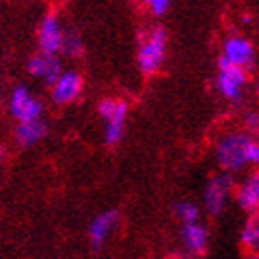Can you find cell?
Masks as SVG:
<instances>
[{
    "mask_svg": "<svg viewBox=\"0 0 259 259\" xmlns=\"http://www.w3.org/2000/svg\"><path fill=\"white\" fill-rule=\"evenodd\" d=\"M117 224H119V213L117 211H106V213H100L98 217H95L93 222L89 224V239H91L93 248H100L109 239V235L113 233Z\"/></svg>",
    "mask_w": 259,
    "mask_h": 259,
    "instance_id": "cell-11",
    "label": "cell"
},
{
    "mask_svg": "<svg viewBox=\"0 0 259 259\" xmlns=\"http://www.w3.org/2000/svg\"><path fill=\"white\" fill-rule=\"evenodd\" d=\"M63 28L56 15H47L39 26V49L41 54L56 56L61 50Z\"/></svg>",
    "mask_w": 259,
    "mask_h": 259,
    "instance_id": "cell-9",
    "label": "cell"
},
{
    "mask_svg": "<svg viewBox=\"0 0 259 259\" xmlns=\"http://www.w3.org/2000/svg\"><path fill=\"white\" fill-rule=\"evenodd\" d=\"M254 47L248 39L243 35H232L224 41V49H222V61H226L235 67H250L254 63Z\"/></svg>",
    "mask_w": 259,
    "mask_h": 259,
    "instance_id": "cell-7",
    "label": "cell"
},
{
    "mask_svg": "<svg viewBox=\"0 0 259 259\" xmlns=\"http://www.w3.org/2000/svg\"><path fill=\"white\" fill-rule=\"evenodd\" d=\"M28 70H30V74L39 78V80H43L45 83H49L52 85L60 74L63 72L61 69V61L58 56H49V54H39L35 58L30 60L28 63Z\"/></svg>",
    "mask_w": 259,
    "mask_h": 259,
    "instance_id": "cell-10",
    "label": "cell"
},
{
    "mask_svg": "<svg viewBox=\"0 0 259 259\" xmlns=\"http://www.w3.org/2000/svg\"><path fill=\"white\" fill-rule=\"evenodd\" d=\"M241 244L248 250L250 254L255 252L259 246V221L257 217L252 215L246 221V224L243 226V232H241Z\"/></svg>",
    "mask_w": 259,
    "mask_h": 259,
    "instance_id": "cell-15",
    "label": "cell"
},
{
    "mask_svg": "<svg viewBox=\"0 0 259 259\" xmlns=\"http://www.w3.org/2000/svg\"><path fill=\"white\" fill-rule=\"evenodd\" d=\"M176 215L184 224H189V222H198L200 219V209L198 205L191 204V202H180L176 204Z\"/></svg>",
    "mask_w": 259,
    "mask_h": 259,
    "instance_id": "cell-17",
    "label": "cell"
},
{
    "mask_svg": "<svg viewBox=\"0 0 259 259\" xmlns=\"http://www.w3.org/2000/svg\"><path fill=\"white\" fill-rule=\"evenodd\" d=\"M50 87H52V100L60 106H65V104L74 102L80 97L83 81L76 70H67V72H61L60 78Z\"/></svg>",
    "mask_w": 259,
    "mask_h": 259,
    "instance_id": "cell-8",
    "label": "cell"
},
{
    "mask_svg": "<svg viewBox=\"0 0 259 259\" xmlns=\"http://www.w3.org/2000/svg\"><path fill=\"white\" fill-rule=\"evenodd\" d=\"M165 50H167V32L161 26L150 28L143 35L137 52V63L145 74H154L159 70L165 60Z\"/></svg>",
    "mask_w": 259,
    "mask_h": 259,
    "instance_id": "cell-1",
    "label": "cell"
},
{
    "mask_svg": "<svg viewBox=\"0 0 259 259\" xmlns=\"http://www.w3.org/2000/svg\"><path fill=\"white\" fill-rule=\"evenodd\" d=\"M235 200L244 211H248L254 215L259 207V176L257 174H250L243 184L235 189Z\"/></svg>",
    "mask_w": 259,
    "mask_h": 259,
    "instance_id": "cell-13",
    "label": "cell"
},
{
    "mask_svg": "<svg viewBox=\"0 0 259 259\" xmlns=\"http://www.w3.org/2000/svg\"><path fill=\"white\" fill-rule=\"evenodd\" d=\"M145 4L148 6L156 15H163V13H167L168 6H170V0H145Z\"/></svg>",
    "mask_w": 259,
    "mask_h": 259,
    "instance_id": "cell-19",
    "label": "cell"
},
{
    "mask_svg": "<svg viewBox=\"0 0 259 259\" xmlns=\"http://www.w3.org/2000/svg\"><path fill=\"white\" fill-rule=\"evenodd\" d=\"M182 243L191 255H202L207 250L209 233L207 228L200 222H189L182 228Z\"/></svg>",
    "mask_w": 259,
    "mask_h": 259,
    "instance_id": "cell-12",
    "label": "cell"
},
{
    "mask_svg": "<svg viewBox=\"0 0 259 259\" xmlns=\"http://www.w3.org/2000/svg\"><path fill=\"white\" fill-rule=\"evenodd\" d=\"M246 259H259V255L255 254V252H252V254H248V257Z\"/></svg>",
    "mask_w": 259,
    "mask_h": 259,
    "instance_id": "cell-21",
    "label": "cell"
},
{
    "mask_svg": "<svg viewBox=\"0 0 259 259\" xmlns=\"http://www.w3.org/2000/svg\"><path fill=\"white\" fill-rule=\"evenodd\" d=\"M233 193V178L230 174H217L207 182L204 193V205L211 215H221Z\"/></svg>",
    "mask_w": 259,
    "mask_h": 259,
    "instance_id": "cell-5",
    "label": "cell"
},
{
    "mask_svg": "<svg viewBox=\"0 0 259 259\" xmlns=\"http://www.w3.org/2000/svg\"><path fill=\"white\" fill-rule=\"evenodd\" d=\"M248 135L243 134H230L222 137L217 145V161L224 168L226 174L239 172L246 167V159H244V148L248 143Z\"/></svg>",
    "mask_w": 259,
    "mask_h": 259,
    "instance_id": "cell-2",
    "label": "cell"
},
{
    "mask_svg": "<svg viewBox=\"0 0 259 259\" xmlns=\"http://www.w3.org/2000/svg\"><path fill=\"white\" fill-rule=\"evenodd\" d=\"M248 81V74L246 69L243 67H235L226 61L221 60L219 65V76H217V87L221 95L230 102H241V98L244 95V87Z\"/></svg>",
    "mask_w": 259,
    "mask_h": 259,
    "instance_id": "cell-4",
    "label": "cell"
},
{
    "mask_svg": "<svg viewBox=\"0 0 259 259\" xmlns=\"http://www.w3.org/2000/svg\"><path fill=\"white\" fill-rule=\"evenodd\" d=\"M2 157H4V152H2V148H0V161H2Z\"/></svg>",
    "mask_w": 259,
    "mask_h": 259,
    "instance_id": "cell-22",
    "label": "cell"
},
{
    "mask_svg": "<svg viewBox=\"0 0 259 259\" xmlns=\"http://www.w3.org/2000/svg\"><path fill=\"white\" fill-rule=\"evenodd\" d=\"M100 117L106 122V135L104 139L109 146L117 145L122 135H124L126 117H128V106L122 100H113V98H106L98 106Z\"/></svg>",
    "mask_w": 259,
    "mask_h": 259,
    "instance_id": "cell-3",
    "label": "cell"
},
{
    "mask_svg": "<svg viewBox=\"0 0 259 259\" xmlns=\"http://www.w3.org/2000/svg\"><path fill=\"white\" fill-rule=\"evenodd\" d=\"M248 126L250 130H257V115H250V119H248Z\"/></svg>",
    "mask_w": 259,
    "mask_h": 259,
    "instance_id": "cell-20",
    "label": "cell"
},
{
    "mask_svg": "<svg viewBox=\"0 0 259 259\" xmlns=\"http://www.w3.org/2000/svg\"><path fill=\"white\" fill-rule=\"evenodd\" d=\"M244 159H246V165H255L259 161V145L252 137L248 139L246 148H244Z\"/></svg>",
    "mask_w": 259,
    "mask_h": 259,
    "instance_id": "cell-18",
    "label": "cell"
},
{
    "mask_svg": "<svg viewBox=\"0 0 259 259\" xmlns=\"http://www.w3.org/2000/svg\"><path fill=\"white\" fill-rule=\"evenodd\" d=\"M10 109H11V115L19 122L41 120V115H43V104L39 102L37 98L33 97L24 85H19L15 91L11 93Z\"/></svg>",
    "mask_w": 259,
    "mask_h": 259,
    "instance_id": "cell-6",
    "label": "cell"
},
{
    "mask_svg": "<svg viewBox=\"0 0 259 259\" xmlns=\"http://www.w3.org/2000/svg\"><path fill=\"white\" fill-rule=\"evenodd\" d=\"M61 52L69 58H78V56L83 52V43H81V37L72 30H67L63 32V41H61Z\"/></svg>",
    "mask_w": 259,
    "mask_h": 259,
    "instance_id": "cell-16",
    "label": "cell"
},
{
    "mask_svg": "<svg viewBox=\"0 0 259 259\" xmlns=\"http://www.w3.org/2000/svg\"><path fill=\"white\" fill-rule=\"evenodd\" d=\"M47 134V126L43 120H33V122H19V128L15 132V139L22 146H32L37 141H41Z\"/></svg>",
    "mask_w": 259,
    "mask_h": 259,
    "instance_id": "cell-14",
    "label": "cell"
}]
</instances>
